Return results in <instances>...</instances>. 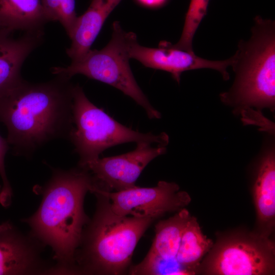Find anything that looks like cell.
<instances>
[{"label": "cell", "instance_id": "9c48e42d", "mask_svg": "<svg viewBox=\"0 0 275 275\" xmlns=\"http://www.w3.org/2000/svg\"><path fill=\"white\" fill-rule=\"evenodd\" d=\"M135 149L119 155L98 159L85 167L91 173L94 183L115 191L136 186L135 182L150 161L163 154L166 146L155 145L147 142L136 143Z\"/></svg>", "mask_w": 275, "mask_h": 275}, {"label": "cell", "instance_id": "5b68a950", "mask_svg": "<svg viewBox=\"0 0 275 275\" xmlns=\"http://www.w3.org/2000/svg\"><path fill=\"white\" fill-rule=\"evenodd\" d=\"M112 31L110 41L103 48L91 49L66 67H52L51 73L69 78L82 74L112 86L142 106L150 119L160 118V113L153 107L141 89L129 65L130 47L137 38L136 35L124 31L118 21L113 23Z\"/></svg>", "mask_w": 275, "mask_h": 275}, {"label": "cell", "instance_id": "44dd1931", "mask_svg": "<svg viewBox=\"0 0 275 275\" xmlns=\"http://www.w3.org/2000/svg\"><path fill=\"white\" fill-rule=\"evenodd\" d=\"M141 6L151 9L158 8L163 6L168 0H135Z\"/></svg>", "mask_w": 275, "mask_h": 275}, {"label": "cell", "instance_id": "603a6c76", "mask_svg": "<svg viewBox=\"0 0 275 275\" xmlns=\"http://www.w3.org/2000/svg\"><path fill=\"white\" fill-rule=\"evenodd\" d=\"M1 189H2V187H1V186L0 185V193H1Z\"/></svg>", "mask_w": 275, "mask_h": 275}, {"label": "cell", "instance_id": "ba28073f", "mask_svg": "<svg viewBox=\"0 0 275 275\" xmlns=\"http://www.w3.org/2000/svg\"><path fill=\"white\" fill-rule=\"evenodd\" d=\"M102 188L112 210L121 216L156 219L167 212L180 210L191 201L189 194L180 190L177 184L164 181L154 187L135 186L119 191Z\"/></svg>", "mask_w": 275, "mask_h": 275}, {"label": "cell", "instance_id": "cb8c5ba5", "mask_svg": "<svg viewBox=\"0 0 275 275\" xmlns=\"http://www.w3.org/2000/svg\"><path fill=\"white\" fill-rule=\"evenodd\" d=\"M1 29V28H0Z\"/></svg>", "mask_w": 275, "mask_h": 275}, {"label": "cell", "instance_id": "52a82bcc", "mask_svg": "<svg viewBox=\"0 0 275 275\" xmlns=\"http://www.w3.org/2000/svg\"><path fill=\"white\" fill-rule=\"evenodd\" d=\"M274 245L258 233L231 236L219 242L207 260L208 274L266 275L274 272Z\"/></svg>", "mask_w": 275, "mask_h": 275}, {"label": "cell", "instance_id": "9a60e30c", "mask_svg": "<svg viewBox=\"0 0 275 275\" xmlns=\"http://www.w3.org/2000/svg\"><path fill=\"white\" fill-rule=\"evenodd\" d=\"M253 198L260 234L268 237L275 219V157L267 152L260 163L253 187Z\"/></svg>", "mask_w": 275, "mask_h": 275}, {"label": "cell", "instance_id": "3957f363", "mask_svg": "<svg viewBox=\"0 0 275 275\" xmlns=\"http://www.w3.org/2000/svg\"><path fill=\"white\" fill-rule=\"evenodd\" d=\"M96 209L82 232L75 260L76 273L121 274L129 268L134 249L155 219L115 213L104 189L94 185Z\"/></svg>", "mask_w": 275, "mask_h": 275}, {"label": "cell", "instance_id": "277c9868", "mask_svg": "<svg viewBox=\"0 0 275 275\" xmlns=\"http://www.w3.org/2000/svg\"><path fill=\"white\" fill-rule=\"evenodd\" d=\"M247 40H240L231 66L233 85L220 95L224 102L235 108L275 106V21L256 16ZM241 109V110H242Z\"/></svg>", "mask_w": 275, "mask_h": 275}, {"label": "cell", "instance_id": "7c38bea8", "mask_svg": "<svg viewBox=\"0 0 275 275\" xmlns=\"http://www.w3.org/2000/svg\"><path fill=\"white\" fill-rule=\"evenodd\" d=\"M43 245L10 223L0 231V275L54 274V266L41 257Z\"/></svg>", "mask_w": 275, "mask_h": 275}, {"label": "cell", "instance_id": "e0dca14e", "mask_svg": "<svg viewBox=\"0 0 275 275\" xmlns=\"http://www.w3.org/2000/svg\"><path fill=\"white\" fill-rule=\"evenodd\" d=\"M213 245L212 240L202 232L194 216H190L183 230L176 261L180 267L195 274L194 269Z\"/></svg>", "mask_w": 275, "mask_h": 275}, {"label": "cell", "instance_id": "ac0fdd59", "mask_svg": "<svg viewBox=\"0 0 275 275\" xmlns=\"http://www.w3.org/2000/svg\"><path fill=\"white\" fill-rule=\"evenodd\" d=\"M209 0H190L186 13L182 32L176 47L193 51V41L202 19L207 14Z\"/></svg>", "mask_w": 275, "mask_h": 275}, {"label": "cell", "instance_id": "7a4b0ae2", "mask_svg": "<svg viewBox=\"0 0 275 275\" xmlns=\"http://www.w3.org/2000/svg\"><path fill=\"white\" fill-rule=\"evenodd\" d=\"M93 186L92 176L85 167L54 169L49 181L38 187L42 199L38 210L23 220L31 234L52 249L56 273H76L75 253L90 221L84 209V198Z\"/></svg>", "mask_w": 275, "mask_h": 275}, {"label": "cell", "instance_id": "d6986e66", "mask_svg": "<svg viewBox=\"0 0 275 275\" xmlns=\"http://www.w3.org/2000/svg\"><path fill=\"white\" fill-rule=\"evenodd\" d=\"M47 21H59L70 36L77 17L75 0H40Z\"/></svg>", "mask_w": 275, "mask_h": 275}, {"label": "cell", "instance_id": "5bb4252c", "mask_svg": "<svg viewBox=\"0 0 275 275\" xmlns=\"http://www.w3.org/2000/svg\"><path fill=\"white\" fill-rule=\"evenodd\" d=\"M122 0H92L86 11L77 17L69 37L71 43L66 49L72 61L79 60L91 47L105 20Z\"/></svg>", "mask_w": 275, "mask_h": 275}, {"label": "cell", "instance_id": "4fadbf2b", "mask_svg": "<svg viewBox=\"0 0 275 275\" xmlns=\"http://www.w3.org/2000/svg\"><path fill=\"white\" fill-rule=\"evenodd\" d=\"M0 29V95L21 81L22 65L43 41V31L22 32Z\"/></svg>", "mask_w": 275, "mask_h": 275}, {"label": "cell", "instance_id": "8992f818", "mask_svg": "<svg viewBox=\"0 0 275 275\" xmlns=\"http://www.w3.org/2000/svg\"><path fill=\"white\" fill-rule=\"evenodd\" d=\"M73 119L74 127L68 139L81 167L99 158L107 148L121 144L147 142L167 146L169 143L166 133H142L120 124L92 103L78 85L73 91Z\"/></svg>", "mask_w": 275, "mask_h": 275}, {"label": "cell", "instance_id": "2e32d148", "mask_svg": "<svg viewBox=\"0 0 275 275\" xmlns=\"http://www.w3.org/2000/svg\"><path fill=\"white\" fill-rule=\"evenodd\" d=\"M46 22L40 0H0L1 29L43 31Z\"/></svg>", "mask_w": 275, "mask_h": 275}, {"label": "cell", "instance_id": "8fae6325", "mask_svg": "<svg viewBox=\"0 0 275 275\" xmlns=\"http://www.w3.org/2000/svg\"><path fill=\"white\" fill-rule=\"evenodd\" d=\"M129 56L146 67L170 73L178 84L183 72L205 68L215 70L225 80H228L230 75L227 68L233 61V56L223 60H207L198 56L194 51L178 48L167 41H161L157 47H145L140 45L137 39L131 44Z\"/></svg>", "mask_w": 275, "mask_h": 275}, {"label": "cell", "instance_id": "7402d4cb", "mask_svg": "<svg viewBox=\"0 0 275 275\" xmlns=\"http://www.w3.org/2000/svg\"><path fill=\"white\" fill-rule=\"evenodd\" d=\"M9 224V222H6L2 224H0V231L7 227Z\"/></svg>", "mask_w": 275, "mask_h": 275}, {"label": "cell", "instance_id": "30bf717a", "mask_svg": "<svg viewBox=\"0 0 275 275\" xmlns=\"http://www.w3.org/2000/svg\"><path fill=\"white\" fill-rule=\"evenodd\" d=\"M184 208L167 219L155 226V236L145 258L137 265L129 267L132 275L188 274L176 261L181 236L190 217Z\"/></svg>", "mask_w": 275, "mask_h": 275}, {"label": "cell", "instance_id": "ffe728a7", "mask_svg": "<svg viewBox=\"0 0 275 275\" xmlns=\"http://www.w3.org/2000/svg\"><path fill=\"white\" fill-rule=\"evenodd\" d=\"M7 139L0 135V176L3 181V186L0 193V203L5 207H8L11 202L12 190L7 176L5 166V157L9 149Z\"/></svg>", "mask_w": 275, "mask_h": 275}, {"label": "cell", "instance_id": "6da1fadb", "mask_svg": "<svg viewBox=\"0 0 275 275\" xmlns=\"http://www.w3.org/2000/svg\"><path fill=\"white\" fill-rule=\"evenodd\" d=\"M70 79L61 75L41 83L23 79L0 95V121L15 154L30 157L48 142L68 139L74 127Z\"/></svg>", "mask_w": 275, "mask_h": 275}]
</instances>
